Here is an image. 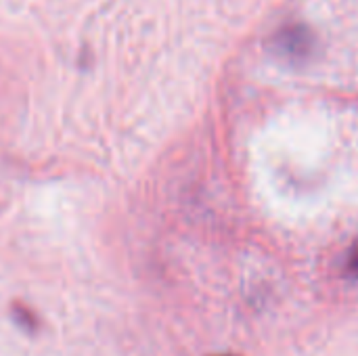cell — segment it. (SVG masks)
Listing matches in <instances>:
<instances>
[{"instance_id": "6da1fadb", "label": "cell", "mask_w": 358, "mask_h": 356, "mask_svg": "<svg viewBox=\"0 0 358 356\" xmlns=\"http://www.w3.org/2000/svg\"><path fill=\"white\" fill-rule=\"evenodd\" d=\"M308 48H310V36H308V31H304L300 27L287 29L277 38V50L287 55L289 59H298V57L306 55Z\"/></svg>"}, {"instance_id": "7a4b0ae2", "label": "cell", "mask_w": 358, "mask_h": 356, "mask_svg": "<svg viewBox=\"0 0 358 356\" xmlns=\"http://www.w3.org/2000/svg\"><path fill=\"white\" fill-rule=\"evenodd\" d=\"M350 271H352V275H357L358 277V245L355 248V252H352V256H350Z\"/></svg>"}]
</instances>
